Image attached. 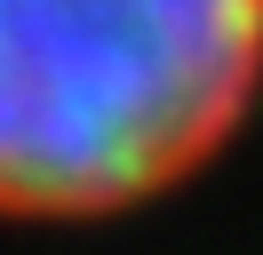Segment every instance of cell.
Here are the masks:
<instances>
[{
    "instance_id": "obj_1",
    "label": "cell",
    "mask_w": 263,
    "mask_h": 255,
    "mask_svg": "<svg viewBox=\"0 0 263 255\" xmlns=\"http://www.w3.org/2000/svg\"><path fill=\"white\" fill-rule=\"evenodd\" d=\"M263 104V0H0V223L72 231L176 199Z\"/></svg>"
}]
</instances>
